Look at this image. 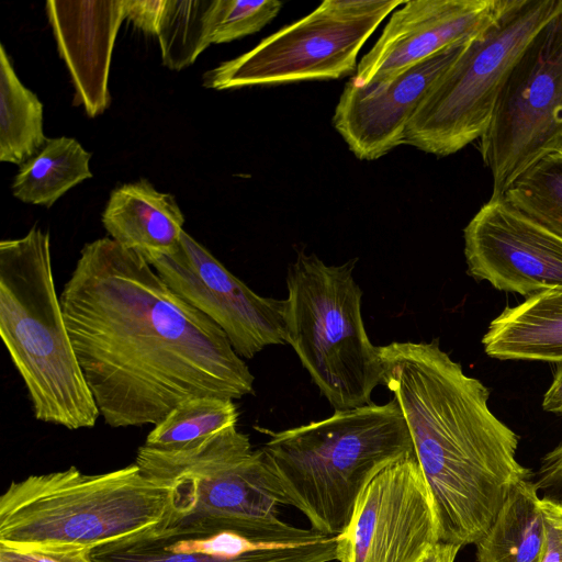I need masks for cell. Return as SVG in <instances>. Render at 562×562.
<instances>
[{"label":"cell","mask_w":562,"mask_h":562,"mask_svg":"<svg viewBox=\"0 0 562 562\" xmlns=\"http://www.w3.org/2000/svg\"><path fill=\"white\" fill-rule=\"evenodd\" d=\"M59 300L110 427L156 425L193 398L254 394L255 378L225 333L111 237L83 245Z\"/></svg>","instance_id":"cell-1"},{"label":"cell","mask_w":562,"mask_h":562,"mask_svg":"<svg viewBox=\"0 0 562 562\" xmlns=\"http://www.w3.org/2000/svg\"><path fill=\"white\" fill-rule=\"evenodd\" d=\"M382 384L397 401L432 498L439 541L476 543L509 492L530 480L519 436L490 409L488 389L429 342L379 347Z\"/></svg>","instance_id":"cell-2"},{"label":"cell","mask_w":562,"mask_h":562,"mask_svg":"<svg viewBox=\"0 0 562 562\" xmlns=\"http://www.w3.org/2000/svg\"><path fill=\"white\" fill-rule=\"evenodd\" d=\"M267 434L270 439L261 449L276 499L295 507L312 529L328 536L344 530L373 476L414 449L395 398Z\"/></svg>","instance_id":"cell-3"},{"label":"cell","mask_w":562,"mask_h":562,"mask_svg":"<svg viewBox=\"0 0 562 562\" xmlns=\"http://www.w3.org/2000/svg\"><path fill=\"white\" fill-rule=\"evenodd\" d=\"M171 494L136 463L100 474L70 467L30 475L0 497V546L93 550L155 533L172 516Z\"/></svg>","instance_id":"cell-4"},{"label":"cell","mask_w":562,"mask_h":562,"mask_svg":"<svg viewBox=\"0 0 562 562\" xmlns=\"http://www.w3.org/2000/svg\"><path fill=\"white\" fill-rule=\"evenodd\" d=\"M0 335L37 420L92 428L100 412L56 293L49 234L33 226L0 243Z\"/></svg>","instance_id":"cell-5"},{"label":"cell","mask_w":562,"mask_h":562,"mask_svg":"<svg viewBox=\"0 0 562 562\" xmlns=\"http://www.w3.org/2000/svg\"><path fill=\"white\" fill-rule=\"evenodd\" d=\"M135 463L172 488V516L153 533L165 540L206 538L223 531L249 537L297 532L278 514L263 450L228 427L190 448L156 450L140 446Z\"/></svg>","instance_id":"cell-6"},{"label":"cell","mask_w":562,"mask_h":562,"mask_svg":"<svg viewBox=\"0 0 562 562\" xmlns=\"http://www.w3.org/2000/svg\"><path fill=\"white\" fill-rule=\"evenodd\" d=\"M356 259L328 266L300 250L289 266L286 341L335 411L369 405L382 384L379 347L367 334Z\"/></svg>","instance_id":"cell-7"},{"label":"cell","mask_w":562,"mask_h":562,"mask_svg":"<svg viewBox=\"0 0 562 562\" xmlns=\"http://www.w3.org/2000/svg\"><path fill=\"white\" fill-rule=\"evenodd\" d=\"M561 12L562 0H505L425 97L407 125L404 144L448 156L479 140L516 60Z\"/></svg>","instance_id":"cell-8"},{"label":"cell","mask_w":562,"mask_h":562,"mask_svg":"<svg viewBox=\"0 0 562 562\" xmlns=\"http://www.w3.org/2000/svg\"><path fill=\"white\" fill-rule=\"evenodd\" d=\"M404 1L326 0L252 49L203 75L215 90L340 79L357 69L363 44Z\"/></svg>","instance_id":"cell-9"},{"label":"cell","mask_w":562,"mask_h":562,"mask_svg":"<svg viewBox=\"0 0 562 562\" xmlns=\"http://www.w3.org/2000/svg\"><path fill=\"white\" fill-rule=\"evenodd\" d=\"M479 150L501 198L525 170L562 150V12L529 42L507 75Z\"/></svg>","instance_id":"cell-10"},{"label":"cell","mask_w":562,"mask_h":562,"mask_svg":"<svg viewBox=\"0 0 562 562\" xmlns=\"http://www.w3.org/2000/svg\"><path fill=\"white\" fill-rule=\"evenodd\" d=\"M439 542L431 495L414 449L386 465L358 496L337 535L338 562H423Z\"/></svg>","instance_id":"cell-11"},{"label":"cell","mask_w":562,"mask_h":562,"mask_svg":"<svg viewBox=\"0 0 562 562\" xmlns=\"http://www.w3.org/2000/svg\"><path fill=\"white\" fill-rule=\"evenodd\" d=\"M165 283L212 319L240 358L285 345V301L254 292L184 229L171 255L144 257Z\"/></svg>","instance_id":"cell-12"},{"label":"cell","mask_w":562,"mask_h":562,"mask_svg":"<svg viewBox=\"0 0 562 562\" xmlns=\"http://www.w3.org/2000/svg\"><path fill=\"white\" fill-rule=\"evenodd\" d=\"M468 272L499 291L562 290V237L503 196L490 198L463 229Z\"/></svg>","instance_id":"cell-13"},{"label":"cell","mask_w":562,"mask_h":562,"mask_svg":"<svg viewBox=\"0 0 562 562\" xmlns=\"http://www.w3.org/2000/svg\"><path fill=\"white\" fill-rule=\"evenodd\" d=\"M470 40L456 43L387 80L360 85L350 79L346 83L333 125L358 159L375 160L404 144L411 119Z\"/></svg>","instance_id":"cell-14"},{"label":"cell","mask_w":562,"mask_h":562,"mask_svg":"<svg viewBox=\"0 0 562 562\" xmlns=\"http://www.w3.org/2000/svg\"><path fill=\"white\" fill-rule=\"evenodd\" d=\"M505 0H411L396 9L351 79L387 80L438 52L476 35Z\"/></svg>","instance_id":"cell-15"},{"label":"cell","mask_w":562,"mask_h":562,"mask_svg":"<svg viewBox=\"0 0 562 562\" xmlns=\"http://www.w3.org/2000/svg\"><path fill=\"white\" fill-rule=\"evenodd\" d=\"M337 536L312 528L273 537L223 531L206 538L165 540L153 533L93 549L95 562H331Z\"/></svg>","instance_id":"cell-16"},{"label":"cell","mask_w":562,"mask_h":562,"mask_svg":"<svg viewBox=\"0 0 562 562\" xmlns=\"http://www.w3.org/2000/svg\"><path fill=\"white\" fill-rule=\"evenodd\" d=\"M60 57L75 88V102L90 117L110 104L109 72L115 38L125 19L124 0L46 2Z\"/></svg>","instance_id":"cell-17"},{"label":"cell","mask_w":562,"mask_h":562,"mask_svg":"<svg viewBox=\"0 0 562 562\" xmlns=\"http://www.w3.org/2000/svg\"><path fill=\"white\" fill-rule=\"evenodd\" d=\"M110 237L143 257L173 254L183 232L184 216L169 194L146 179L115 188L102 213Z\"/></svg>","instance_id":"cell-18"},{"label":"cell","mask_w":562,"mask_h":562,"mask_svg":"<svg viewBox=\"0 0 562 562\" xmlns=\"http://www.w3.org/2000/svg\"><path fill=\"white\" fill-rule=\"evenodd\" d=\"M485 353L499 360L562 362V290L506 306L482 338Z\"/></svg>","instance_id":"cell-19"},{"label":"cell","mask_w":562,"mask_h":562,"mask_svg":"<svg viewBox=\"0 0 562 562\" xmlns=\"http://www.w3.org/2000/svg\"><path fill=\"white\" fill-rule=\"evenodd\" d=\"M475 544L477 562H541L546 525L532 481L513 487L492 527Z\"/></svg>","instance_id":"cell-20"},{"label":"cell","mask_w":562,"mask_h":562,"mask_svg":"<svg viewBox=\"0 0 562 562\" xmlns=\"http://www.w3.org/2000/svg\"><path fill=\"white\" fill-rule=\"evenodd\" d=\"M91 154L72 137L48 138L22 164L11 186L18 200L50 207L67 191L92 177Z\"/></svg>","instance_id":"cell-21"},{"label":"cell","mask_w":562,"mask_h":562,"mask_svg":"<svg viewBox=\"0 0 562 562\" xmlns=\"http://www.w3.org/2000/svg\"><path fill=\"white\" fill-rule=\"evenodd\" d=\"M43 104L26 88L0 45V161L22 165L47 142Z\"/></svg>","instance_id":"cell-22"},{"label":"cell","mask_w":562,"mask_h":562,"mask_svg":"<svg viewBox=\"0 0 562 562\" xmlns=\"http://www.w3.org/2000/svg\"><path fill=\"white\" fill-rule=\"evenodd\" d=\"M215 8L216 0H165L156 36L166 67L181 70L213 44Z\"/></svg>","instance_id":"cell-23"},{"label":"cell","mask_w":562,"mask_h":562,"mask_svg":"<svg viewBox=\"0 0 562 562\" xmlns=\"http://www.w3.org/2000/svg\"><path fill=\"white\" fill-rule=\"evenodd\" d=\"M237 420L234 401L209 396L189 400L154 425L144 446L157 450L190 448L236 426Z\"/></svg>","instance_id":"cell-24"},{"label":"cell","mask_w":562,"mask_h":562,"mask_svg":"<svg viewBox=\"0 0 562 562\" xmlns=\"http://www.w3.org/2000/svg\"><path fill=\"white\" fill-rule=\"evenodd\" d=\"M503 198L530 220L562 237V150L525 170Z\"/></svg>","instance_id":"cell-25"},{"label":"cell","mask_w":562,"mask_h":562,"mask_svg":"<svg viewBox=\"0 0 562 562\" xmlns=\"http://www.w3.org/2000/svg\"><path fill=\"white\" fill-rule=\"evenodd\" d=\"M281 8L282 2L277 0H216L213 44L228 43L260 31Z\"/></svg>","instance_id":"cell-26"},{"label":"cell","mask_w":562,"mask_h":562,"mask_svg":"<svg viewBox=\"0 0 562 562\" xmlns=\"http://www.w3.org/2000/svg\"><path fill=\"white\" fill-rule=\"evenodd\" d=\"M91 549L65 546L9 548L0 546V562H95Z\"/></svg>","instance_id":"cell-27"},{"label":"cell","mask_w":562,"mask_h":562,"mask_svg":"<svg viewBox=\"0 0 562 562\" xmlns=\"http://www.w3.org/2000/svg\"><path fill=\"white\" fill-rule=\"evenodd\" d=\"M533 483L540 499L562 507V441L542 458Z\"/></svg>","instance_id":"cell-28"},{"label":"cell","mask_w":562,"mask_h":562,"mask_svg":"<svg viewBox=\"0 0 562 562\" xmlns=\"http://www.w3.org/2000/svg\"><path fill=\"white\" fill-rule=\"evenodd\" d=\"M546 525V544L541 562H562V507L540 499Z\"/></svg>","instance_id":"cell-29"},{"label":"cell","mask_w":562,"mask_h":562,"mask_svg":"<svg viewBox=\"0 0 562 562\" xmlns=\"http://www.w3.org/2000/svg\"><path fill=\"white\" fill-rule=\"evenodd\" d=\"M165 0H124L125 19L147 34H157Z\"/></svg>","instance_id":"cell-30"},{"label":"cell","mask_w":562,"mask_h":562,"mask_svg":"<svg viewBox=\"0 0 562 562\" xmlns=\"http://www.w3.org/2000/svg\"><path fill=\"white\" fill-rule=\"evenodd\" d=\"M542 408L562 416V362L558 363L553 380L543 395Z\"/></svg>","instance_id":"cell-31"},{"label":"cell","mask_w":562,"mask_h":562,"mask_svg":"<svg viewBox=\"0 0 562 562\" xmlns=\"http://www.w3.org/2000/svg\"><path fill=\"white\" fill-rule=\"evenodd\" d=\"M460 548L458 544L439 541L423 562H454Z\"/></svg>","instance_id":"cell-32"}]
</instances>
